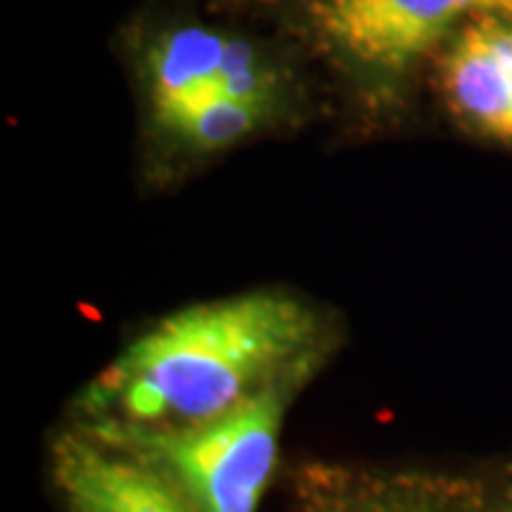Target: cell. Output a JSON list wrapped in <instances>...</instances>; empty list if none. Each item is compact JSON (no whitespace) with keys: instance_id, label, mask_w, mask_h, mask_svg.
Returning <instances> with one entry per match:
<instances>
[{"instance_id":"1","label":"cell","mask_w":512,"mask_h":512,"mask_svg":"<svg viewBox=\"0 0 512 512\" xmlns=\"http://www.w3.org/2000/svg\"><path fill=\"white\" fill-rule=\"evenodd\" d=\"M320 347L316 311L287 292L195 304L133 339L83 389L79 408L86 425L181 430L309 375Z\"/></svg>"},{"instance_id":"2","label":"cell","mask_w":512,"mask_h":512,"mask_svg":"<svg viewBox=\"0 0 512 512\" xmlns=\"http://www.w3.org/2000/svg\"><path fill=\"white\" fill-rule=\"evenodd\" d=\"M304 380L287 377L233 411L181 430L86 425V432L155 467L200 512H259L278 465L287 403Z\"/></svg>"},{"instance_id":"3","label":"cell","mask_w":512,"mask_h":512,"mask_svg":"<svg viewBox=\"0 0 512 512\" xmlns=\"http://www.w3.org/2000/svg\"><path fill=\"white\" fill-rule=\"evenodd\" d=\"M479 15L512 17V0H313L311 24L358 67L406 72L422 53Z\"/></svg>"},{"instance_id":"4","label":"cell","mask_w":512,"mask_h":512,"mask_svg":"<svg viewBox=\"0 0 512 512\" xmlns=\"http://www.w3.org/2000/svg\"><path fill=\"white\" fill-rule=\"evenodd\" d=\"M152 102L166 124L204 100L228 95L268 107L275 76L247 43L209 29H176L164 34L147 57Z\"/></svg>"},{"instance_id":"5","label":"cell","mask_w":512,"mask_h":512,"mask_svg":"<svg viewBox=\"0 0 512 512\" xmlns=\"http://www.w3.org/2000/svg\"><path fill=\"white\" fill-rule=\"evenodd\" d=\"M53 477L72 512H200L162 472L86 430L57 441Z\"/></svg>"},{"instance_id":"6","label":"cell","mask_w":512,"mask_h":512,"mask_svg":"<svg viewBox=\"0 0 512 512\" xmlns=\"http://www.w3.org/2000/svg\"><path fill=\"white\" fill-rule=\"evenodd\" d=\"M439 76L448 105L467 126L512 145V17L479 15L460 24Z\"/></svg>"},{"instance_id":"7","label":"cell","mask_w":512,"mask_h":512,"mask_svg":"<svg viewBox=\"0 0 512 512\" xmlns=\"http://www.w3.org/2000/svg\"><path fill=\"white\" fill-rule=\"evenodd\" d=\"M311 512H472L465 496L427 479H382L330 498Z\"/></svg>"},{"instance_id":"8","label":"cell","mask_w":512,"mask_h":512,"mask_svg":"<svg viewBox=\"0 0 512 512\" xmlns=\"http://www.w3.org/2000/svg\"><path fill=\"white\" fill-rule=\"evenodd\" d=\"M266 114L268 107L219 95L176 114L164 126L202 150H216L252 133Z\"/></svg>"},{"instance_id":"9","label":"cell","mask_w":512,"mask_h":512,"mask_svg":"<svg viewBox=\"0 0 512 512\" xmlns=\"http://www.w3.org/2000/svg\"><path fill=\"white\" fill-rule=\"evenodd\" d=\"M501 512H512V484L508 486V491H505V498L501 503Z\"/></svg>"}]
</instances>
